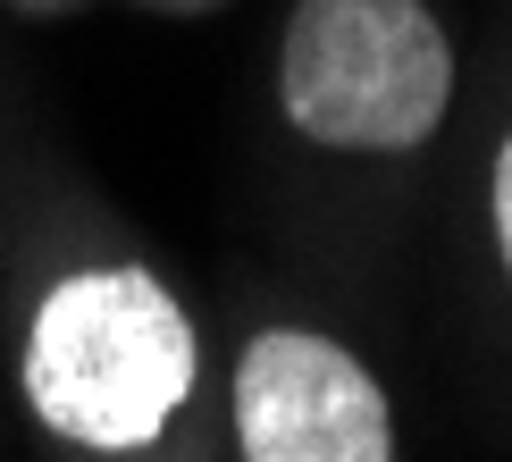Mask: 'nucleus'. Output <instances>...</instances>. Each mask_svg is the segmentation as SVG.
Instances as JSON below:
<instances>
[{
    "label": "nucleus",
    "mask_w": 512,
    "mask_h": 462,
    "mask_svg": "<svg viewBox=\"0 0 512 462\" xmlns=\"http://www.w3.org/2000/svg\"><path fill=\"white\" fill-rule=\"evenodd\" d=\"M0 378L42 462H219L194 294L84 194H42L9 227Z\"/></svg>",
    "instance_id": "f257e3e1"
},
{
    "label": "nucleus",
    "mask_w": 512,
    "mask_h": 462,
    "mask_svg": "<svg viewBox=\"0 0 512 462\" xmlns=\"http://www.w3.org/2000/svg\"><path fill=\"white\" fill-rule=\"evenodd\" d=\"M277 118L328 160H420L454 126L462 42L437 0H294L277 26Z\"/></svg>",
    "instance_id": "f03ea898"
},
{
    "label": "nucleus",
    "mask_w": 512,
    "mask_h": 462,
    "mask_svg": "<svg viewBox=\"0 0 512 462\" xmlns=\"http://www.w3.org/2000/svg\"><path fill=\"white\" fill-rule=\"evenodd\" d=\"M219 462H403L395 395L336 328L269 311L219 362Z\"/></svg>",
    "instance_id": "7ed1b4c3"
},
{
    "label": "nucleus",
    "mask_w": 512,
    "mask_h": 462,
    "mask_svg": "<svg viewBox=\"0 0 512 462\" xmlns=\"http://www.w3.org/2000/svg\"><path fill=\"white\" fill-rule=\"evenodd\" d=\"M479 210H487V252H496V278L512 286V126L487 152V185H479Z\"/></svg>",
    "instance_id": "20e7f679"
},
{
    "label": "nucleus",
    "mask_w": 512,
    "mask_h": 462,
    "mask_svg": "<svg viewBox=\"0 0 512 462\" xmlns=\"http://www.w3.org/2000/svg\"><path fill=\"white\" fill-rule=\"evenodd\" d=\"M9 9H26V17H51V9H84V0H9Z\"/></svg>",
    "instance_id": "39448f33"
},
{
    "label": "nucleus",
    "mask_w": 512,
    "mask_h": 462,
    "mask_svg": "<svg viewBox=\"0 0 512 462\" xmlns=\"http://www.w3.org/2000/svg\"><path fill=\"white\" fill-rule=\"evenodd\" d=\"M143 9H202V0H143Z\"/></svg>",
    "instance_id": "423d86ee"
}]
</instances>
